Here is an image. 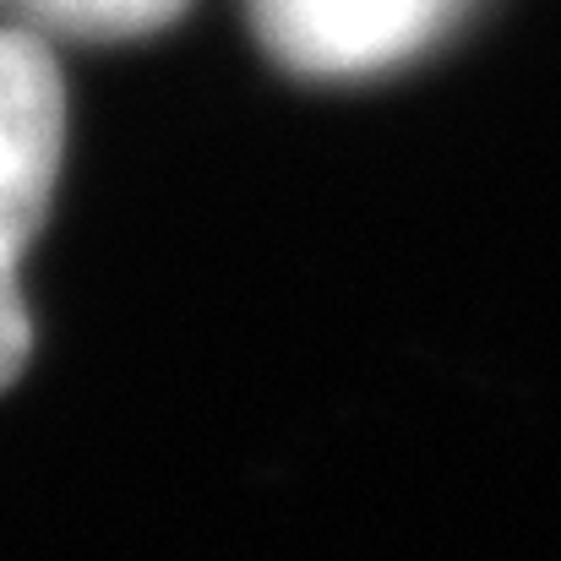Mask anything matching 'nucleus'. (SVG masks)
I'll list each match as a JSON object with an SVG mask.
<instances>
[{"instance_id": "1", "label": "nucleus", "mask_w": 561, "mask_h": 561, "mask_svg": "<svg viewBox=\"0 0 561 561\" xmlns=\"http://www.w3.org/2000/svg\"><path fill=\"white\" fill-rule=\"evenodd\" d=\"M469 0H251L256 38L300 77H371L431 49Z\"/></svg>"}, {"instance_id": "2", "label": "nucleus", "mask_w": 561, "mask_h": 561, "mask_svg": "<svg viewBox=\"0 0 561 561\" xmlns=\"http://www.w3.org/2000/svg\"><path fill=\"white\" fill-rule=\"evenodd\" d=\"M66 153V88L49 38L0 27V267L33 245Z\"/></svg>"}, {"instance_id": "3", "label": "nucleus", "mask_w": 561, "mask_h": 561, "mask_svg": "<svg viewBox=\"0 0 561 561\" xmlns=\"http://www.w3.org/2000/svg\"><path fill=\"white\" fill-rule=\"evenodd\" d=\"M191 0H0V16L11 27H27L38 38H148L170 27Z\"/></svg>"}, {"instance_id": "4", "label": "nucleus", "mask_w": 561, "mask_h": 561, "mask_svg": "<svg viewBox=\"0 0 561 561\" xmlns=\"http://www.w3.org/2000/svg\"><path fill=\"white\" fill-rule=\"evenodd\" d=\"M33 350V322H27V300L16 289V267H0V387L16 381Z\"/></svg>"}]
</instances>
